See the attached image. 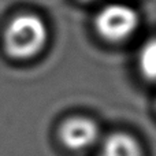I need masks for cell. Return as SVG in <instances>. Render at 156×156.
<instances>
[{"label": "cell", "instance_id": "6da1fadb", "mask_svg": "<svg viewBox=\"0 0 156 156\" xmlns=\"http://www.w3.org/2000/svg\"><path fill=\"white\" fill-rule=\"evenodd\" d=\"M47 40L48 30L43 19L33 14H22L7 26L5 51L14 59H30L43 51Z\"/></svg>", "mask_w": 156, "mask_h": 156}, {"label": "cell", "instance_id": "7a4b0ae2", "mask_svg": "<svg viewBox=\"0 0 156 156\" xmlns=\"http://www.w3.org/2000/svg\"><path fill=\"white\" fill-rule=\"evenodd\" d=\"M94 27L104 40L122 41L138 27V15L132 7L125 4H110L103 7L94 19Z\"/></svg>", "mask_w": 156, "mask_h": 156}, {"label": "cell", "instance_id": "3957f363", "mask_svg": "<svg viewBox=\"0 0 156 156\" xmlns=\"http://www.w3.org/2000/svg\"><path fill=\"white\" fill-rule=\"evenodd\" d=\"M100 136L99 127L92 119L73 116L66 119L59 129L62 144L71 151H83L94 145Z\"/></svg>", "mask_w": 156, "mask_h": 156}, {"label": "cell", "instance_id": "277c9868", "mask_svg": "<svg viewBox=\"0 0 156 156\" xmlns=\"http://www.w3.org/2000/svg\"><path fill=\"white\" fill-rule=\"evenodd\" d=\"M99 156H143V151L133 136L114 133L103 141Z\"/></svg>", "mask_w": 156, "mask_h": 156}, {"label": "cell", "instance_id": "5b68a950", "mask_svg": "<svg viewBox=\"0 0 156 156\" xmlns=\"http://www.w3.org/2000/svg\"><path fill=\"white\" fill-rule=\"evenodd\" d=\"M138 67L148 81L156 82V37L149 38L138 52Z\"/></svg>", "mask_w": 156, "mask_h": 156}, {"label": "cell", "instance_id": "8992f818", "mask_svg": "<svg viewBox=\"0 0 156 156\" xmlns=\"http://www.w3.org/2000/svg\"><path fill=\"white\" fill-rule=\"evenodd\" d=\"M85 2H92V0H85Z\"/></svg>", "mask_w": 156, "mask_h": 156}]
</instances>
